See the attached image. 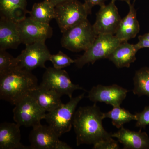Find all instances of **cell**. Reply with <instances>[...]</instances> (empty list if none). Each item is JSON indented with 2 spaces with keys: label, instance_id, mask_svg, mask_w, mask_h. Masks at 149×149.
I'll use <instances>...</instances> for the list:
<instances>
[{
  "label": "cell",
  "instance_id": "obj_1",
  "mask_svg": "<svg viewBox=\"0 0 149 149\" xmlns=\"http://www.w3.org/2000/svg\"><path fill=\"white\" fill-rule=\"evenodd\" d=\"M104 113L96 103L93 105L80 107L75 111L72 126L76 134L77 146L83 144L95 145L111 141L112 133L105 130L102 125Z\"/></svg>",
  "mask_w": 149,
  "mask_h": 149
},
{
  "label": "cell",
  "instance_id": "obj_2",
  "mask_svg": "<svg viewBox=\"0 0 149 149\" xmlns=\"http://www.w3.org/2000/svg\"><path fill=\"white\" fill-rule=\"evenodd\" d=\"M31 71L16 67L0 75V99L15 105L38 86Z\"/></svg>",
  "mask_w": 149,
  "mask_h": 149
},
{
  "label": "cell",
  "instance_id": "obj_3",
  "mask_svg": "<svg viewBox=\"0 0 149 149\" xmlns=\"http://www.w3.org/2000/svg\"><path fill=\"white\" fill-rule=\"evenodd\" d=\"M62 34L61 46L73 52L86 51L97 36L88 19L67 29Z\"/></svg>",
  "mask_w": 149,
  "mask_h": 149
},
{
  "label": "cell",
  "instance_id": "obj_4",
  "mask_svg": "<svg viewBox=\"0 0 149 149\" xmlns=\"http://www.w3.org/2000/svg\"><path fill=\"white\" fill-rule=\"evenodd\" d=\"M85 94L84 93L75 97H72L67 103L63 104L52 111L46 113L45 119L59 138L71 130L76 107L84 97Z\"/></svg>",
  "mask_w": 149,
  "mask_h": 149
},
{
  "label": "cell",
  "instance_id": "obj_5",
  "mask_svg": "<svg viewBox=\"0 0 149 149\" xmlns=\"http://www.w3.org/2000/svg\"><path fill=\"white\" fill-rule=\"evenodd\" d=\"M121 42L115 35H98L83 55L74 60V64L78 68H81L86 64H93L99 60L107 58Z\"/></svg>",
  "mask_w": 149,
  "mask_h": 149
},
{
  "label": "cell",
  "instance_id": "obj_6",
  "mask_svg": "<svg viewBox=\"0 0 149 149\" xmlns=\"http://www.w3.org/2000/svg\"><path fill=\"white\" fill-rule=\"evenodd\" d=\"M55 19L62 33L88 19L90 13L84 3L70 0L55 6Z\"/></svg>",
  "mask_w": 149,
  "mask_h": 149
},
{
  "label": "cell",
  "instance_id": "obj_7",
  "mask_svg": "<svg viewBox=\"0 0 149 149\" xmlns=\"http://www.w3.org/2000/svg\"><path fill=\"white\" fill-rule=\"evenodd\" d=\"M13 109V119L20 126L36 127L45 119L46 111L29 95L25 96L15 105Z\"/></svg>",
  "mask_w": 149,
  "mask_h": 149
},
{
  "label": "cell",
  "instance_id": "obj_8",
  "mask_svg": "<svg viewBox=\"0 0 149 149\" xmlns=\"http://www.w3.org/2000/svg\"><path fill=\"white\" fill-rule=\"evenodd\" d=\"M41 86L55 91L63 96L72 97V94L76 90H84L79 85L72 83L68 72L64 70L58 69L53 67L46 68L43 74Z\"/></svg>",
  "mask_w": 149,
  "mask_h": 149
},
{
  "label": "cell",
  "instance_id": "obj_9",
  "mask_svg": "<svg viewBox=\"0 0 149 149\" xmlns=\"http://www.w3.org/2000/svg\"><path fill=\"white\" fill-rule=\"evenodd\" d=\"M25 49L17 57L18 66L31 71L37 68H46L51 54L45 42H38L25 45Z\"/></svg>",
  "mask_w": 149,
  "mask_h": 149
},
{
  "label": "cell",
  "instance_id": "obj_10",
  "mask_svg": "<svg viewBox=\"0 0 149 149\" xmlns=\"http://www.w3.org/2000/svg\"><path fill=\"white\" fill-rule=\"evenodd\" d=\"M21 44L25 45L38 42H45L51 38L53 29L49 24L34 20L30 16L18 22Z\"/></svg>",
  "mask_w": 149,
  "mask_h": 149
},
{
  "label": "cell",
  "instance_id": "obj_11",
  "mask_svg": "<svg viewBox=\"0 0 149 149\" xmlns=\"http://www.w3.org/2000/svg\"><path fill=\"white\" fill-rule=\"evenodd\" d=\"M49 125L42 124L32 128L29 136L32 149H71L72 147L59 139Z\"/></svg>",
  "mask_w": 149,
  "mask_h": 149
},
{
  "label": "cell",
  "instance_id": "obj_12",
  "mask_svg": "<svg viewBox=\"0 0 149 149\" xmlns=\"http://www.w3.org/2000/svg\"><path fill=\"white\" fill-rule=\"evenodd\" d=\"M115 1L111 0L108 4L100 6L93 25L97 35H115L121 19Z\"/></svg>",
  "mask_w": 149,
  "mask_h": 149
},
{
  "label": "cell",
  "instance_id": "obj_13",
  "mask_svg": "<svg viewBox=\"0 0 149 149\" xmlns=\"http://www.w3.org/2000/svg\"><path fill=\"white\" fill-rule=\"evenodd\" d=\"M129 91L119 85H98L88 92V97L91 101L104 102L113 107L120 106Z\"/></svg>",
  "mask_w": 149,
  "mask_h": 149
},
{
  "label": "cell",
  "instance_id": "obj_14",
  "mask_svg": "<svg viewBox=\"0 0 149 149\" xmlns=\"http://www.w3.org/2000/svg\"><path fill=\"white\" fill-rule=\"evenodd\" d=\"M135 131L122 127L112 134L123 145L124 149H149V137L146 132Z\"/></svg>",
  "mask_w": 149,
  "mask_h": 149
},
{
  "label": "cell",
  "instance_id": "obj_15",
  "mask_svg": "<svg viewBox=\"0 0 149 149\" xmlns=\"http://www.w3.org/2000/svg\"><path fill=\"white\" fill-rule=\"evenodd\" d=\"M20 125L14 123L3 122L0 125V149H27L22 143Z\"/></svg>",
  "mask_w": 149,
  "mask_h": 149
},
{
  "label": "cell",
  "instance_id": "obj_16",
  "mask_svg": "<svg viewBox=\"0 0 149 149\" xmlns=\"http://www.w3.org/2000/svg\"><path fill=\"white\" fill-rule=\"evenodd\" d=\"M20 44L18 22L1 17L0 50L16 49Z\"/></svg>",
  "mask_w": 149,
  "mask_h": 149
},
{
  "label": "cell",
  "instance_id": "obj_17",
  "mask_svg": "<svg viewBox=\"0 0 149 149\" xmlns=\"http://www.w3.org/2000/svg\"><path fill=\"white\" fill-rule=\"evenodd\" d=\"M129 10L127 15L121 19L116 37L120 42H128L130 39L135 38L140 31V27L137 18V13L134 4H128Z\"/></svg>",
  "mask_w": 149,
  "mask_h": 149
},
{
  "label": "cell",
  "instance_id": "obj_18",
  "mask_svg": "<svg viewBox=\"0 0 149 149\" xmlns=\"http://www.w3.org/2000/svg\"><path fill=\"white\" fill-rule=\"evenodd\" d=\"M139 50L136 44L122 42L112 52L107 59L118 68H129L131 63L136 61V53Z\"/></svg>",
  "mask_w": 149,
  "mask_h": 149
},
{
  "label": "cell",
  "instance_id": "obj_19",
  "mask_svg": "<svg viewBox=\"0 0 149 149\" xmlns=\"http://www.w3.org/2000/svg\"><path fill=\"white\" fill-rule=\"evenodd\" d=\"M29 95L35 99L43 110L48 112L52 111L63 104L60 95L40 85L31 91Z\"/></svg>",
  "mask_w": 149,
  "mask_h": 149
},
{
  "label": "cell",
  "instance_id": "obj_20",
  "mask_svg": "<svg viewBox=\"0 0 149 149\" xmlns=\"http://www.w3.org/2000/svg\"><path fill=\"white\" fill-rule=\"evenodd\" d=\"M27 0H0L1 17L18 22L26 17Z\"/></svg>",
  "mask_w": 149,
  "mask_h": 149
},
{
  "label": "cell",
  "instance_id": "obj_21",
  "mask_svg": "<svg viewBox=\"0 0 149 149\" xmlns=\"http://www.w3.org/2000/svg\"><path fill=\"white\" fill-rule=\"evenodd\" d=\"M29 14L30 17L36 21L49 24L50 22L55 18V7L47 0H44L41 2L35 3Z\"/></svg>",
  "mask_w": 149,
  "mask_h": 149
},
{
  "label": "cell",
  "instance_id": "obj_22",
  "mask_svg": "<svg viewBox=\"0 0 149 149\" xmlns=\"http://www.w3.org/2000/svg\"><path fill=\"white\" fill-rule=\"evenodd\" d=\"M133 94L141 97H149V67L141 68L135 72L133 77Z\"/></svg>",
  "mask_w": 149,
  "mask_h": 149
},
{
  "label": "cell",
  "instance_id": "obj_23",
  "mask_svg": "<svg viewBox=\"0 0 149 149\" xmlns=\"http://www.w3.org/2000/svg\"><path fill=\"white\" fill-rule=\"evenodd\" d=\"M104 117L111 119L113 125L118 129L123 127L125 123L137 119L136 114L130 113L120 106L113 107L111 110L104 113Z\"/></svg>",
  "mask_w": 149,
  "mask_h": 149
},
{
  "label": "cell",
  "instance_id": "obj_24",
  "mask_svg": "<svg viewBox=\"0 0 149 149\" xmlns=\"http://www.w3.org/2000/svg\"><path fill=\"white\" fill-rule=\"evenodd\" d=\"M18 66L17 58L14 57L6 50H0V75Z\"/></svg>",
  "mask_w": 149,
  "mask_h": 149
},
{
  "label": "cell",
  "instance_id": "obj_25",
  "mask_svg": "<svg viewBox=\"0 0 149 149\" xmlns=\"http://www.w3.org/2000/svg\"><path fill=\"white\" fill-rule=\"evenodd\" d=\"M49 61L52 63L54 67L58 69H62L70 66L75 62L74 60L70 58L61 51H59L56 54H51Z\"/></svg>",
  "mask_w": 149,
  "mask_h": 149
},
{
  "label": "cell",
  "instance_id": "obj_26",
  "mask_svg": "<svg viewBox=\"0 0 149 149\" xmlns=\"http://www.w3.org/2000/svg\"><path fill=\"white\" fill-rule=\"evenodd\" d=\"M136 126L145 129L147 125H149V105L144 108L143 110L141 112L136 113Z\"/></svg>",
  "mask_w": 149,
  "mask_h": 149
},
{
  "label": "cell",
  "instance_id": "obj_27",
  "mask_svg": "<svg viewBox=\"0 0 149 149\" xmlns=\"http://www.w3.org/2000/svg\"><path fill=\"white\" fill-rule=\"evenodd\" d=\"M119 148V145L117 141L113 139L111 141H105L96 144L93 146L95 149H117Z\"/></svg>",
  "mask_w": 149,
  "mask_h": 149
},
{
  "label": "cell",
  "instance_id": "obj_28",
  "mask_svg": "<svg viewBox=\"0 0 149 149\" xmlns=\"http://www.w3.org/2000/svg\"><path fill=\"white\" fill-rule=\"evenodd\" d=\"M139 42L136 44L139 49L143 48H149V32L138 37Z\"/></svg>",
  "mask_w": 149,
  "mask_h": 149
},
{
  "label": "cell",
  "instance_id": "obj_29",
  "mask_svg": "<svg viewBox=\"0 0 149 149\" xmlns=\"http://www.w3.org/2000/svg\"><path fill=\"white\" fill-rule=\"evenodd\" d=\"M107 0H84V5L90 13L93 7L99 6L100 7L105 4V3Z\"/></svg>",
  "mask_w": 149,
  "mask_h": 149
},
{
  "label": "cell",
  "instance_id": "obj_30",
  "mask_svg": "<svg viewBox=\"0 0 149 149\" xmlns=\"http://www.w3.org/2000/svg\"><path fill=\"white\" fill-rule=\"evenodd\" d=\"M47 1L49 2L50 3L52 4L55 7L56 6L60 4L65 2L68 1H70V0H47Z\"/></svg>",
  "mask_w": 149,
  "mask_h": 149
},
{
  "label": "cell",
  "instance_id": "obj_31",
  "mask_svg": "<svg viewBox=\"0 0 149 149\" xmlns=\"http://www.w3.org/2000/svg\"><path fill=\"white\" fill-rule=\"evenodd\" d=\"M114 1H124L125 2L127 3V4H128L130 3V1H131V0H114Z\"/></svg>",
  "mask_w": 149,
  "mask_h": 149
}]
</instances>
